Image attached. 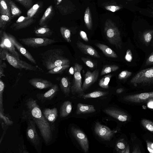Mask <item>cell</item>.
Returning <instances> with one entry per match:
<instances>
[{"label":"cell","instance_id":"cell-1","mask_svg":"<svg viewBox=\"0 0 153 153\" xmlns=\"http://www.w3.org/2000/svg\"><path fill=\"white\" fill-rule=\"evenodd\" d=\"M27 111L23 112L30 117L38 128L46 145L49 144L53 139L54 125L45 117L36 101L32 98L27 99L25 102Z\"/></svg>","mask_w":153,"mask_h":153},{"label":"cell","instance_id":"cell-2","mask_svg":"<svg viewBox=\"0 0 153 153\" xmlns=\"http://www.w3.org/2000/svg\"><path fill=\"white\" fill-rule=\"evenodd\" d=\"M63 54V51L60 48L47 50L41 54L43 65L49 71L57 66L70 64L69 60Z\"/></svg>","mask_w":153,"mask_h":153},{"label":"cell","instance_id":"cell-3","mask_svg":"<svg viewBox=\"0 0 153 153\" xmlns=\"http://www.w3.org/2000/svg\"><path fill=\"white\" fill-rule=\"evenodd\" d=\"M22 118L26 121V135L27 139L38 152H41V139L37 132L34 122L23 112H22Z\"/></svg>","mask_w":153,"mask_h":153},{"label":"cell","instance_id":"cell-4","mask_svg":"<svg viewBox=\"0 0 153 153\" xmlns=\"http://www.w3.org/2000/svg\"><path fill=\"white\" fill-rule=\"evenodd\" d=\"M104 32L109 42L118 49L122 47V39L120 32L114 23L110 19L105 23Z\"/></svg>","mask_w":153,"mask_h":153},{"label":"cell","instance_id":"cell-5","mask_svg":"<svg viewBox=\"0 0 153 153\" xmlns=\"http://www.w3.org/2000/svg\"><path fill=\"white\" fill-rule=\"evenodd\" d=\"M0 59L3 60H6L10 65L16 69L34 71L38 70V68L18 59L6 50L1 48H0Z\"/></svg>","mask_w":153,"mask_h":153},{"label":"cell","instance_id":"cell-6","mask_svg":"<svg viewBox=\"0 0 153 153\" xmlns=\"http://www.w3.org/2000/svg\"><path fill=\"white\" fill-rule=\"evenodd\" d=\"M130 82L135 86L153 83V67L140 71L131 79Z\"/></svg>","mask_w":153,"mask_h":153},{"label":"cell","instance_id":"cell-7","mask_svg":"<svg viewBox=\"0 0 153 153\" xmlns=\"http://www.w3.org/2000/svg\"><path fill=\"white\" fill-rule=\"evenodd\" d=\"M74 78L71 87V91L73 94H82L84 91L82 88L81 71L83 69L82 65L77 63L74 65Z\"/></svg>","mask_w":153,"mask_h":153},{"label":"cell","instance_id":"cell-8","mask_svg":"<svg viewBox=\"0 0 153 153\" xmlns=\"http://www.w3.org/2000/svg\"><path fill=\"white\" fill-rule=\"evenodd\" d=\"M0 48L6 50L18 59H22L21 55L16 50V48L10 40L8 33L4 30H0Z\"/></svg>","mask_w":153,"mask_h":153},{"label":"cell","instance_id":"cell-9","mask_svg":"<svg viewBox=\"0 0 153 153\" xmlns=\"http://www.w3.org/2000/svg\"><path fill=\"white\" fill-rule=\"evenodd\" d=\"M19 40L25 45L33 48L46 46L56 42L53 39L45 37H28Z\"/></svg>","mask_w":153,"mask_h":153},{"label":"cell","instance_id":"cell-10","mask_svg":"<svg viewBox=\"0 0 153 153\" xmlns=\"http://www.w3.org/2000/svg\"><path fill=\"white\" fill-rule=\"evenodd\" d=\"M94 131L98 137L106 141L110 140L115 132V131L111 130L107 126L101 124L99 122L96 123Z\"/></svg>","mask_w":153,"mask_h":153},{"label":"cell","instance_id":"cell-11","mask_svg":"<svg viewBox=\"0 0 153 153\" xmlns=\"http://www.w3.org/2000/svg\"><path fill=\"white\" fill-rule=\"evenodd\" d=\"M72 134L77 140L82 149L85 153L88 150L89 146L88 139L85 134L81 130L72 127L71 129Z\"/></svg>","mask_w":153,"mask_h":153},{"label":"cell","instance_id":"cell-12","mask_svg":"<svg viewBox=\"0 0 153 153\" xmlns=\"http://www.w3.org/2000/svg\"><path fill=\"white\" fill-rule=\"evenodd\" d=\"M124 100L133 103H139L153 99V92L128 95L124 97Z\"/></svg>","mask_w":153,"mask_h":153},{"label":"cell","instance_id":"cell-13","mask_svg":"<svg viewBox=\"0 0 153 153\" xmlns=\"http://www.w3.org/2000/svg\"><path fill=\"white\" fill-rule=\"evenodd\" d=\"M8 34L10 40L19 52L31 62L36 64V60L29 51L18 41L13 36L8 33Z\"/></svg>","mask_w":153,"mask_h":153},{"label":"cell","instance_id":"cell-14","mask_svg":"<svg viewBox=\"0 0 153 153\" xmlns=\"http://www.w3.org/2000/svg\"><path fill=\"white\" fill-rule=\"evenodd\" d=\"M35 21L32 17L21 16L11 26V28L14 30L25 28L30 26Z\"/></svg>","mask_w":153,"mask_h":153},{"label":"cell","instance_id":"cell-15","mask_svg":"<svg viewBox=\"0 0 153 153\" xmlns=\"http://www.w3.org/2000/svg\"><path fill=\"white\" fill-rule=\"evenodd\" d=\"M99 71L96 70L93 72L87 71L85 75L84 80L82 88L83 91L87 89L91 85L96 82L98 77Z\"/></svg>","mask_w":153,"mask_h":153},{"label":"cell","instance_id":"cell-16","mask_svg":"<svg viewBox=\"0 0 153 153\" xmlns=\"http://www.w3.org/2000/svg\"><path fill=\"white\" fill-rule=\"evenodd\" d=\"M59 87L57 84L54 85L48 91L44 93H39L36 96L39 101L44 102L52 99L57 94L59 91Z\"/></svg>","mask_w":153,"mask_h":153},{"label":"cell","instance_id":"cell-17","mask_svg":"<svg viewBox=\"0 0 153 153\" xmlns=\"http://www.w3.org/2000/svg\"><path fill=\"white\" fill-rule=\"evenodd\" d=\"M29 83L36 88L43 89L51 88L54 85L47 80L39 78H35L30 79Z\"/></svg>","mask_w":153,"mask_h":153},{"label":"cell","instance_id":"cell-18","mask_svg":"<svg viewBox=\"0 0 153 153\" xmlns=\"http://www.w3.org/2000/svg\"><path fill=\"white\" fill-rule=\"evenodd\" d=\"M76 45L78 48L84 53L94 57H100L97 52L92 46L84 44L79 41L77 42Z\"/></svg>","mask_w":153,"mask_h":153},{"label":"cell","instance_id":"cell-19","mask_svg":"<svg viewBox=\"0 0 153 153\" xmlns=\"http://www.w3.org/2000/svg\"><path fill=\"white\" fill-rule=\"evenodd\" d=\"M103 111L105 113L108 115L121 122H126L127 121L128 119L127 114L118 110L106 108L104 109Z\"/></svg>","mask_w":153,"mask_h":153},{"label":"cell","instance_id":"cell-20","mask_svg":"<svg viewBox=\"0 0 153 153\" xmlns=\"http://www.w3.org/2000/svg\"><path fill=\"white\" fill-rule=\"evenodd\" d=\"M54 14L53 6L50 5L46 9L43 16L40 19L39 22L40 26L47 25V24L50 20Z\"/></svg>","mask_w":153,"mask_h":153},{"label":"cell","instance_id":"cell-21","mask_svg":"<svg viewBox=\"0 0 153 153\" xmlns=\"http://www.w3.org/2000/svg\"><path fill=\"white\" fill-rule=\"evenodd\" d=\"M42 113L45 117L50 123H53L58 116V111L56 108L52 109L45 108Z\"/></svg>","mask_w":153,"mask_h":153},{"label":"cell","instance_id":"cell-22","mask_svg":"<svg viewBox=\"0 0 153 153\" xmlns=\"http://www.w3.org/2000/svg\"><path fill=\"white\" fill-rule=\"evenodd\" d=\"M96 111L92 105L78 103L77 105L76 114H77L92 113Z\"/></svg>","mask_w":153,"mask_h":153},{"label":"cell","instance_id":"cell-23","mask_svg":"<svg viewBox=\"0 0 153 153\" xmlns=\"http://www.w3.org/2000/svg\"><path fill=\"white\" fill-rule=\"evenodd\" d=\"M35 28L34 33L38 37H43L52 35L53 32L47 25H45Z\"/></svg>","mask_w":153,"mask_h":153},{"label":"cell","instance_id":"cell-24","mask_svg":"<svg viewBox=\"0 0 153 153\" xmlns=\"http://www.w3.org/2000/svg\"><path fill=\"white\" fill-rule=\"evenodd\" d=\"M72 108V102L69 100L65 101L61 106L60 110V116L61 118L65 117L71 113Z\"/></svg>","mask_w":153,"mask_h":153},{"label":"cell","instance_id":"cell-25","mask_svg":"<svg viewBox=\"0 0 153 153\" xmlns=\"http://www.w3.org/2000/svg\"><path fill=\"white\" fill-rule=\"evenodd\" d=\"M95 45L106 56L112 58L117 57L118 56L114 51L108 46L100 43H96Z\"/></svg>","mask_w":153,"mask_h":153},{"label":"cell","instance_id":"cell-26","mask_svg":"<svg viewBox=\"0 0 153 153\" xmlns=\"http://www.w3.org/2000/svg\"><path fill=\"white\" fill-rule=\"evenodd\" d=\"M60 86L61 89L64 94L67 96H69L71 91V83L68 77H62L60 82Z\"/></svg>","mask_w":153,"mask_h":153},{"label":"cell","instance_id":"cell-27","mask_svg":"<svg viewBox=\"0 0 153 153\" xmlns=\"http://www.w3.org/2000/svg\"><path fill=\"white\" fill-rule=\"evenodd\" d=\"M0 13L12 17L9 0H0Z\"/></svg>","mask_w":153,"mask_h":153},{"label":"cell","instance_id":"cell-28","mask_svg":"<svg viewBox=\"0 0 153 153\" xmlns=\"http://www.w3.org/2000/svg\"><path fill=\"white\" fill-rule=\"evenodd\" d=\"M84 21L87 28L89 30H91L92 27V21L90 9L88 7H87L85 12Z\"/></svg>","mask_w":153,"mask_h":153},{"label":"cell","instance_id":"cell-29","mask_svg":"<svg viewBox=\"0 0 153 153\" xmlns=\"http://www.w3.org/2000/svg\"><path fill=\"white\" fill-rule=\"evenodd\" d=\"M107 92L99 91H96L82 96V98L84 99L96 98L106 95Z\"/></svg>","mask_w":153,"mask_h":153},{"label":"cell","instance_id":"cell-30","mask_svg":"<svg viewBox=\"0 0 153 153\" xmlns=\"http://www.w3.org/2000/svg\"><path fill=\"white\" fill-rule=\"evenodd\" d=\"M10 5L12 17L19 16L22 13V12L16 4L11 0H9Z\"/></svg>","mask_w":153,"mask_h":153},{"label":"cell","instance_id":"cell-31","mask_svg":"<svg viewBox=\"0 0 153 153\" xmlns=\"http://www.w3.org/2000/svg\"><path fill=\"white\" fill-rule=\"evenodd\" d=\"M153 37V30H149L145 31L142 33V38L144 43L148 45Z\"/></svg>","mask_w":153,"mask_h":153},{"label":"cell","instance_id":"cell-32","mask_svg":"<svg viewBox=\"0 0 153 153\" xmlns=\"http://www.w3.org/2000/svg\"><path fill=\"white\" fill-rule=\"evenodd\" d=\"M11 17L6 15L0 14V28L1 30H4L7 25L10 21Z\"/></svg>","mask_w":153,"mask_h":153},{"label":"cell","instance_id":"cell-33","mask_svg":"<svg viewBox=\"0 0 153 153\" xmlns=\"http://www.w3.org/2000/svg\"><path fill=\"white\" fill-rule=\"evenodd\" d=\"M69 64L57 66L49 70L46 74H59L69 68Z\"/></svg>","mask_w":153,"mask_h":153},{"label":"cell","instance_id":"cell-34","mask_svg":"<svg viewBox=\"0 0 153 153\" xmlns=\"http://www.w3.org/2000/svg\"><path fill=\"white\" fill-rule=\"evenodd\" d=\"M111 74H109L104 76L100 80L98 85L101 88L108 89L109 88V83L112 77Z\"/></svg>","mask_w":153,"mask_h":153},{"label":"cell","instance_id":"cell-35","mask_svg":"<svg viewBox=\"0 0 153 153\" xmlns=\"http://www.w3.org/2000/svg\"><path fill=\"white\" fill-rule=\"evenodd\" d=\"M119 68V67L116 65H105L102 68L100 75L102 76L111 72L116 71Z\"/></svg>","mask_w":153,"mask_h":153},{"label":"cell","instance_id":"cell-36","mask_svg":"<svg viewBox=\"0 0 153 153\" xmlns=\"http://www.w3.org/2000/svg\"><path fill=\"white\" fill-rule=\"evenodd\" d=\"M127 146L126 142L124 139H122L119 140L116 143L115 149L117 152L124 153Z\"/></svg>","mask_w":153,"mask_h":153},{"label":"cell","instance_id":"cell-37","mask_svg":"<svg viewBox=\"0 0 153 153\" xmlns=\"http://www.w3.org/2000/svg\"><path fill=\"white\" fill-rule=\"evenodd\" d=\"M60 32L62 37L67 42H71V32L69 29L65 27H61Z\"/></svg>","mask_w":153,"mask_h":153},{"label":"cell","instance_id":"cell-38","mask_svg":"<svg viewBox=\"0 0 153 153\" xmlns=\"http://www.w3.org/2000/svg\"><path fill=\"white\" fill-rule=\"evenodd\" d=\"M5 88V84L3 81L0 80V112L4 114L3 105V94Z\"/></svg>","mask_w":153,"mask_h":153},{"label":"cell","instance_id":"cell-39","mask_svg":"<svg viewBox=\"0 0 153 153\" xmlns=\"http://www.w3.org/2000/svg\"><path fill=\"white\" fill-rule=\"evenodd\" d=\"M142 125L146 129L153 133V122L146 119L141 120Z\"/></svg>","mask_w":153,"mask_h":153},{"label":"cell","instance_id":"cell-40","mask_svg":"<svg viewBox=\"0 0 153 153\" xmlns=\"http://www.w3.org/2000/svg\"><path fill=\"white\" fill-rule=\"evenodd\" d=\"M25 8L28 9L32 7L33 1L34 0H15Z\"/></svg>","mask_w":153,"mask_h":153},{"label":"cell","instance_id":"cell-41","mask_svg":"<svg viewBox=\"0 0 153 153\" xmlns=\"http://www.w3.org/2000/svg\"><path fill=\"white\" fill-rule=\"evenodd\" d=\"M132 72L127 70H124L121 72L118 75V78L120 80L126 79L131 76Z\"/></svg>","mask_w":153,"mask_h":153},{"label":"cell","instance_id":"cell-42","mask_svg":"<svg viewBox=\"0 0 153 153\" xmlns=\"http://www.w3.org/2000/svg\"><path fill=\"white\" fill-rule=\"evenodd\" d=\"M0 120H3L5 123V124L7 126L12 125L13 122L10 120L7 117L5 116L4 114L0 112Z\"/></svg>","mask_w":153,"mask_h":153},{"label":"cell","instance_id":"cell-43","mask_svg":"<svg viewBox=\"0 0 153 153\" xmlns=\"http://www.w3.org/2000/svg\"><path fill=\"white\" fill-rule=\"evenodd\" d=\"M81 59L84 64L89 67L93 68L95 67V63L91 59L84 57H82Z\"/></svg>","mask_w":153,"mask_h":153},{"label":"cell","instance_id":"cell-44","mask_svg":"<svg viewBox=\"0 0 153 153\" xmlns=\"http://www.w3.org/2000/svg\"><path fill=\"white\" fill-rule=\"evenodd\" d=\"M105 8L107 10L114 12L120 10L122 7L119 6L110 5L106 6Z\"/></svg>","mask_w":153,"mask_h":153},{"label":"cell","instance_id":"cell-45","mask_svg":"<svg viewBox=\"0 0 153 153\" xmlns=\"http://www.w3.org/2000/svg\"><path fill=\"white\" fill-rule=\"evenodd\" d=\"M3 60L0 59V77L5 76L4 74V68H7V65Z\"/></svg>","mask_w":153,"mask_h":153},{"label":"cell","instance_id":"cell-46","mask_svg":"<svg viewBox=\"0 0 153 153\" xmlns=\"http://www.w3.org/2000/svg\"><path fill=\"white\" fill-rule=\"evenodd\" d=\"M153 64V52L149 56L146 60L145 66H147Z\"/></svg>","mask_w":153,"mask_h":153},{"label":"cell","instance_id":"cell-47","mask_svg":"<svg viewBox=\"0 0 153 153\" xmlns=\"http://www.w3.org/2000/svg\"><path fill=\"white\" fill-rule=\"evenodd\" d=\"M79 34L81 37L84 41L87 42L88 41L87 35L85 32L81 30L79 32Z\"/></svg>","mask_w":153,"mask_h":153},{"label":"cell","instance_id":"cell-48","mask_svg":"<svg viewBox=\"0 0 153 153\" xmlns=\"http://www.w3.org/2000/svg\"><path fill=\"white\" fill-rule=\"evenodd\" d=\"M147 146L148 150L151 153H153V143L147 141Z\"/></svg>","mask_w":153,"mask_h":153},{"label":"cell","instance_id":"cell-49","mask_svg":"<svg viewBox=\"0 0 153 153\" xmlns=\"http://www.w3.org/2000/svg\"><path fill=\"white\" fill-rule=\"evenodd\" d=\"M123 91V89L122 88H119L116 90V93L117 94H120Z\"/></svg>","mask_w":153,"mask_h":153},{"label":"cell","instance_id":"cell-50","mask_svg":"<svg viewBox=\"0 0 153 153\" xmlns=\"http://www.w3.org/2000/svg\"><path fill=\"white\" fill-rule=\"evenodd\" d=\"M62 0H55V5L59 4L62 1Z\"/></svg>","mask_w":153,"mask_h":153},{"label":"cell","instance_id":"cell-51","mask_svg":"<svg viewBox=\"0 0 153 153\" xmlns=\"http://www.w3.org/2000/svg\"><path fill=\"white\" fill-rule=\"evenodd\" d=\"M69 72H70V73L73 74H74V68L73 67H71L70 68Z\"/></svg>","mask_w":153,"mask_h":153},{"label":"cell","instance_id":"cell-52","mask_svg":"<svg viewBox=\"0 0 153 153\" xmlns=\"http://www.w3.org/2000/svg\"><path fill=\"white\" fill-rule=\"evenodd\" d=\"M129 153V147L128 145H127L124 153Z\"/></svg>","mask_w":153,"mask_h":153},{"label":"cell","instance_id":"cell-53","mask_svg":"<svg viewBox=\"0 0 153 153\" xmlns=\"http://www.w3.org/2000/svg\"><path fill=\"white\" fill-rule=\"evenodd\" d=\"M149 13L151 16L153 17V7H152L151 10L149 11Z\"/></svg>","mask_w":153,"mask_h":153}]
</instances>
